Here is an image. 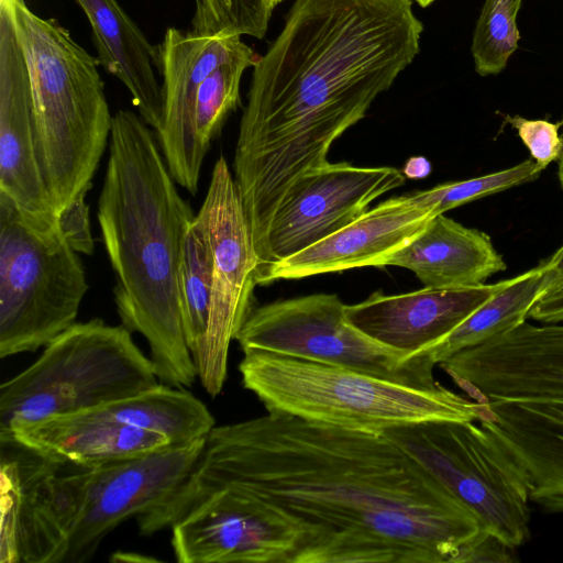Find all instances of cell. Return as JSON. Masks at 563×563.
<instances>
[{
	"label": "cell",
	"mask_w": 563,
	"mask_h": 563,
	"mask_svg": "<svg viewBox=\"0 0 563 563\" xmlns=\"http://www.w3.org/2000/svg\"><path fill=\"white\" fill-rule=\"evenodd\" d=\"M433 217L408 195L387 199L332 235L260 271L257 285L380 266L387 256L418 235Z\"/></svg>",
	"instance_id": "18"
},
{
	"label": "cell",
	"mask_w": 563,
	"mask_h": 563,
	"mask_svg": "<svg viewBox=\"0 0 563 563\" xmlns=\"http://www.w3.org/2000/svg\"><path fill=\"white\" fill-rule=\"evenodd\" d=\"M507 283L424 287L400 295L375 291L358 303L345 305V313L351 324L374 341L415 356L444 340Z\"/></svg>",
	"instance_id": "16"
},
{
	"label": "cell",
	"mask_w": 563,
	"mask_h": 563,
	"mask_svg": "<svg viewBox=\"0 0 563 563\" xmlns=\"http://www.w3.org/2000/svg\"><path fill=\"white\" fill-rule=\"evenodd\" d=\"M123 324L75 322L0 386V441L46 418L129 397L159 384L151 357Z\"/></svg>",
	"instance_id": "7"
},
{
	"label": "cell",
	"mask_w": 563,
	"mask_h": 563,
	"mask_svg": "<svg viewBox=\"0 0 563 563\" xmlns=\"http://www.w3.org/2000/svg\"><path fill=\"white\" fill-rule=\"evenodd\" d=\"M32 87L36 150L58 216L91 188L110 139L112 117L98 58L54 19L25 0H9Z\"/></svg>",
	"instance_id": "5"
},
{
	"label": "cell",
	"mask_w": 563,
	"mask_h": 563,
	"mask_svg": "<svg viewBox=\"0 0 563 563\" xmlns=\"http://www.w3.org/2000/svg\"><path fill=\"white\" fill-rule=\"evenodd\" d=\"M412 0H295L253 66L234 154V180L261 253L289 188L328 161L420 52Z\"/></svg>",
	"instance_id": "2"
},
{
	"label": "cell",
	"mask_w": 563,
	"mask_h": 563,
	"mask_svg": "<svg viewBox=\"0 0 563 563\" xmlns=\"http://www.w3.org/2000/svg\"><path fill=\"white\" fill-rule=\"evenodd\" d=\"M205 440L89 466L0 442V563L89 561L119 525L170 496Z\"/></svg>",
	"instance_id": "4"
},
{
	"label": "cell",
	"mask_w": 563,
	"mask_h": 563,
	"mask_svg": "<svg viewBox=\"0 0 563 563\" xmlns=\"http://www.w3.org/2000/svg\"><path fill=\"white\" fill-rule=\"evenodd\" d=\"M419 461L485 528L518 548L530 538L527 474L475 421H426L384 431Z\"/></svg>",
	"instance_id": "9"
},
{
	"label": "cell",
	"mask_w": 563,
	"mask_h": 563,
	"mask_svg": "<svg viewBox=\"0 0 563 563\" xmlns=\"http://www.w3.org/2000/svg\"><path fill=\"white\" fill-rule=\"evenodd\" d=\"M543 170L534 161L527 159L506 169L444 183L408 196L415 203L438 216L470 201L533 181Z\"/></svg>",
	"instance_id": "26"
},
{
	"label": "cell",
	"mask_w": 563,
	"mask_h": 563,
	"mask_svg": "<svg viewBox=\"0 0 563 563\" xmlns=\"http://www.w3.org/2000/svg\"><path fill=\"white\" fill-rule=\"evenodd\" d=\"M543 268V292L563 283V245L548 261ZM542 292V294H543Z\"/></svg>",
	"instance_id": "32"
},
{
	"label": "cell",
	"mask_w": 563,
	"mask_h": 563,
	"mask_svg": "<svg viewBox=\"0 0 563 563\" xmlns=\"http://www.w3.org/2000/svg\"><path fill=\"white\" fill-rule=\"evenodd\" d=\"M212 272L210 241L196 214L183 241L178 268L183 324L192 358L200 353L208 329Z\"/></svg>",
	"instance_id": "23"
},
{
	"label": "cell",
	"mask_w": 563,
	"mask_h": 563,
	"mask_svg": "<svg viewBox=\"0 0 563 563\" xmlns=\"http://www.w3.org/2000/svg\"><path fill=\"white\" fill-rule=\"evenodd\" d=\"M393 265L415 273L424 287L453 288L484 284L504 272L506 263L483 231L434 216L408 244L387 256Z\"/></svg>",
	"instance_id": "20"
},
{
	"label": "cell",
	"mask_w": 563,
	"mask_h": 563,
	"mask_svg": "<svg viewBox=\"0 0 563 563\" xmlns=\"http://www.w3.org/2000/svg\"><path fill=\"white\" fill-rule=\"evenodd\" d=\"M216 489L295 529V563H451L482 529L385 433L279 412L214 426L153 516Z\"/></svg>",
	"instance_id": "1"
},
{
	"label": "cell",
	"mask_w": 563,
	"mask_h": 563,
	"mask_svg": "<svg viewBox=\"0 0 563 563\" xmlns=\"http://www.w3.org/2000/svg\"><path fill=\"white\" fill-rule=\"evenodd\" d=\"M523 0H485L476 21L471 53L479 76L500 74L518 49L517 18Z\"/></svg>",
	"instance_id": "24"
},
{
	"label": "cell",
	"mask_w": 563,
	"mask_h": 563,
	"mask_svg": "<svg viewBox=\"0 0 563 563\" xmlns=\"http://www.w3.org/2000/svg\"><path fill=\"white\" fill-rule=\"evenodd\" d=\"M404 183V174L388 166L328 162L308 172L289 188L275 210L257 273L346 227L365 213L376 198Z\"/></svg>",
	"instance_id": "12"
},
{
	"label": "cell",
	"mask_w": 563,
	"mask_h": 563,
	"mask_svg": "<svg viewBox=\"0 0 563 563\" xmlns=\"http://www.w3.org/2000/svg\"><path fill=\"white\" fill-rule=\"evenodd\" d=\"M272 11L267 0H196L191 30L263 38Z\"/></svg>",
	"instance_id": "27"
},
{
	"label": "cell",
	"mask_w": 563,
	"mask_h": 563,
	"mask_svg": "<svg viewBox=\"0 0 563 563\" xmlns=\"http://www.w3.org/2000/svg\"><path fill=\"white\" fill-rule=\"evenodd\" d=\"M86 196H81L69 203L58 213L59 229L70 244L80 254L93 253V238L91 234L89 207Z\"/></svg>",
	"instance_id": "30"
},
{
	"label": "cell",
	"mask_w": 563,
	"mask_h": 563,
	"mask_svg": "<svg viewBox=\"0 0 563 563\" xmlns=\"http://www.w3.org/2000/svg\"><path fill=\"white\" fill-rule=\"evenodd\" d=\"M169 529L179 563H295L300 542L290 526L265 518L220 490L188 503Z\"/></svg>",
	"instance_id": "15"
},
{
	"label": "cell",
	"mask_w": 563,
	"mask_h": 563,
	"mask_svg": "<svg viewBox=\"0 0 563 563\" xmlns=\"http://www.w3.org/2000/svg\"><path fill=\"white\" fill-rule=\"evenodd\" d=\"M235 340L243 353L263 351L354 369L406 386L432 389L437 365L426 351L406 356L383 345L346 318L334 294H313L253 308Z\"/></svg>",
	"instance_id": "10"
},
{
	"label": "cell",
	"mask_w": 563,
	"mask_h": 563,
	"mask_svg": "<svg viewBox=\"0 0 563 563\" xmlns=\"http://www.w3.org/2000/svg\"><path fill=\"white\" fill-rule=\"evenodd\" d=\"M479 424L494 433L523 467L530 501L563 512V400L488 399Z\"/></svg>",
	"instance_id": "19"
},
{
	"label": "cell",
	"mask_w": 563,
	"mask_h": 563,
	"mask_svg": "<svg viewBox=\"0 0 563 563\" xmlns=\"http://www.w3.org/2000/svg\"><path fill=\"white\" fill-rule=\"evenodd\" d=\"M514 547L507 544L494 532L482 528L457 551L451 563L462 562H517Z\"/></svg>",
	"instance_id": "29"
},
{
	"label": "cell",
	"mask_w": 563,
	"mask_h": 563,
	"mask_svg": "<svg viewBox=\"0 0 563 563\" xmlns=\"http://www.w3.org/2000/svg\"><path fill=\"white\" fill-rule=\"evenodd\" d=\"M0 442H13L58 462L100 465L136 459L174 444L142 429L128 397L98 407L58 415L15 430Z\"/></svg>",
	"instance_id": "17"
},
{
	"label": "cell",
	"mask_w": 563,
	"mask_h": 563,
	"mask_svg": "<svg viewBox=\"0 0 563 563\" xmlns=\"http://www.w3.org/2000/svg\"><path fill=\"white\" fill-rule=\"evenodd\" d=\"M256 60L257 56L250 49L218 66L200 84L195 107V126L207 151L221 133L229 114L240 104L242 75Z\"/></svg>",
	"instance_id": "25"
},
{
	"label": "cell",
	"mask_w": 563,
	"mask_h": 563,
	"mask_svg": "<svg viewBox=\"0 0 563 563\" xmlns=\"http://www.w3.org/2000/svg\"><path fill=\"white\" fill-rule=\"evenodd\" d=\"M0 191L35 230H60L37 158L30 73L9 0H0Z\"/></svg>",
	"instance_id": "14"
},
{
	"label": "cell",
	"mask_w": 563,
	"mask_h": 563,
	"mask_svg": "<svg viewBox=\"0 0 563 563\" xmlns=\"http://www.w3.org/2000/svg\"><path fill=\"white\" fill-rule=\"evenodd\" d=\"M197 216L210 241L213 272L208 329L194 362L202 387L216 397L227 379L230 344L254 308L260 265L238 186L223 156L213 166Z\"/></svg>",
	"instance_id": "11"
},
{
	"label": "cell",
	"mask_w": 563,
	"mask_h": 563,
	"mask_svg": "<svg viewBox=\"0 0 563 563\" xmlns=\"http://www.w3.org/2000/svg\"><path fill=\"white\" fill-rule=\"evenodd\" d=\"M529 318L544 324L563 322V283L538 298L529 311Z\"/></svg>",
	"instance_id": "31"
},
{
	"label": "cell",
	"mask_w": 563,
	"mask_h": 563,
	"mask_svg": "<svg viewBox=\"0 0 563 563\" xmlns=\"http://www.w3.org/2000/svg\"><path fill=\"white\" fill-rule=\"evenodd\" d=\"M113 561H126V562H134V561H155L154 559L147 558V556H141L136 553H115L112 555Z\"/></svg>",
	"instance_id": "34"
},
{
	"label": "cell",
	"mask_w": 563,
	"mask_h": 563,
	"mask_svg": "<svg viewBox=\"0 0 563 563\" xmlns=\"http://www.w3.org/2000/svg\"><path fill=\"white\" fill-rule=\"evenodd\" d=\"M543 292L541 265L508 279V283L474 311L451 334L428 352L437 365L459 351L512 330L526 322L529 311Z\"/></svg>",
	"instance_id": "22"
},
{
	"label": "cell",
	"mask_w": 563,
	"mask_h": 563,
	"mask_svg": "<svg viewBox=\"0 0 563 563\" xmlns=\"http://www.w3.org/2000/svg\"><path fill=\"white\" fill-rule=\"evenodd\" d=\"M158 49L163 120L156 136L176 184L196 195L208 152L195 126L199 86L218 66L252 48L240 35L200 34L169 27Z\"/></svg>",
	"instance_id": "13"
},
{
	"label": "cell",
	"mask_w": 563,
	"mask_h": 563,
	"mask_svg": "<svg viewBox=\"0 0 563 563\" xmlns=\"http://www.w3.org/2000/svg\"><path fill=\"white\" fill-rule=\"evenodd\" d=\"M92 31L99 64L129 90L143 121L157 133L162 128L163 96L158 45H152L117 0H74Z\"/></svg>",
	"instance_id": "21"
},
{
	"label": "cell",
	"mask_w": 563,
	"mask_h": 563,
	"mask_svg": "<svg viewBox=\"0 0 563 563\" xmlns=\"http://www.w3.org/2000/svg\"><path fill=\"white\" fill-rule=\"evenodd\" d=\"M505 119L517 131L539 166L545 169L550 163L559 159L563 147L562 136L559 134L560 122L530 120L520 115H506Z\"/></svg>",
	"instance_id": "28"
},
{
	"label": "cell",
	"mask_w": 563,
	"mask_h": 563,
	"mask_svg": "<svg viewBox=\"0 0 563 563\" xmlns=\"http://www.w3.org/2000/svg\"><path fill=\"white\" fill-rule=\"evenodd\" d=\"M560 123H561V126H562L563 125V120ZM561 136H562V142H563V134ZM558 177H559V181H560L561 188L563 189V147H562L561 155H560V157L558 159Z\"/></svg>",
	"instance_id": "35"
},
{
	"label": "cell",
	"mask_w": 563,
	"mask_h": 563,
	"mask_svg": "<svg viewBox=\"0 0 563 563\" xmlns=\"http://www.w3.org/2000/svg\"><path fill=\"white\" fill-rule=\"evenodd\" d=\"M157 142L139 114L115 112L98 220L122 324L146 340L159 383L183 388L198 378L178 289L183 241L196 214Z\"/></svg>",
	"instance_id": "3"
},
{
	"label": "cell",
	"mask_w": 563,
	"mask_h": 563,
	"mask_svg": "<svg viewBox=\"0 0 563 563\" xmlns=\"http://www.w3.org/2000/svg\"><path fill=\"white\" fill-rule=\"evenodd\" d=\"M239 364L243 387L267 412L344 429L379 432L426 421H478L483 404L441 384L406 386L350 368L263 351Z\"/></svg>",
	"instance_id": "6"
},
{
	"label": "cell",
	"mask_w": 563,
	"mask_h": 563,
	"mask_svg": "<svg viewBox=\"0 0 563 563\" xmlns=\"http://www.w3.org/2000/svg\"><path fill=\"white\" fill-rule=\"evenodd\" d=\"M284 0H267L271 9L273 10L277 4H279L280 2H283Z\"/></svg>",
	"instance_id": "37"
},
{
	"label": "cell",
	"mask_w": 563,
	"mask_h": 563,
	"mask_svg": "<svg viewBox=\"0 0 563 563\" xmlns=\"http://www.w3.org/2000/svg\"><path fill=\"white\" fill-rule=\"evenodd\" d=\"M62 231L31 227L0 191V356L34 352L76 322L89 288Z\"/></svg>",
	"instance_id": "8"
},
{
	"label": "cell",
	"mask_w": 563,
	"mask_h": 563,
	"mask_svg": "<svg viewBox=\"0 0 563 563\" xmlns=\"http://www.w3.org/2000/svg\"><path fill=\"white\" fill-rule=\"evenodd\" d=\"M431 172V165L424 157H412L407 161L404 167V174L411 178H423Z\"/></svg>",
	"instance_id": "33"
},
{
	"label": "cell",
	"mask_w": 563,
	"mask_h": 563,
	"mask_svg": "<svg viewBox=\"0 0 563 563\" xmlns=\"http://www.w3.org/2000/svg\"><path fill=\"white\" fill-rule=\"evenodd\" d=\"M412 1L417 2L420 7L426 8V7L430 5L432 2H434L435 0H412Z\"/></svg>",
	"instance_id": "36"
}]
</instances>
